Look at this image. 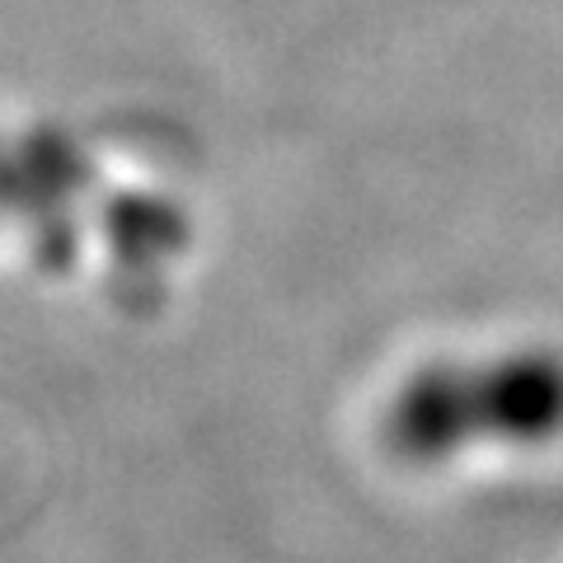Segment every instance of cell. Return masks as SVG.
<instances>
[{
	"mask_svg": "<svg viewBox=\"0 0 563 563\" xmlns=\"http://www.w3.org/2000/svg\"><path fill=\"white\" fill-rule=\"evenodd\" d=\"M385 437L413 465L461 455L465 442L550 446L563 437V357L550 347H517L488 362H437L404 380Z\"/></svg>",
	"mask_w": 563,
	"mask_h": 563,
	"instance_id": "6da1fadb",
	"label": "cell"
},
{
	"mask_svg": "<svg viewBox=\"0 0 563 563\" xmlns=\"http://www.w3.org/2000/svg\"><path fill=\"white\" fill-rule=\"evenodd\" d=\"M109 235L118 240V250L128 254L136 268H146L161 254H169L184 240V225L169 207L146 202V198H128L109 211Z\"/></svg>",
	"mask_w": 563,
	"mask_h": 563,
	"instance_id": "7a4b0ae2",
	"label": "cell"
}]
</instances>
